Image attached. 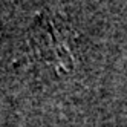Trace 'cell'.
<instances>
[{
	"mask_svg": "<svg viewBox=\"0 0 127 127\" xmlns=\"http://www.w3.org/2000/svg\"><path fill=\"white\" fill-rule=\"evenodd\" d=\"M70 34L63 28L61 22L57 20L51 12H44L38 17L32 28V44L38 55L57 66L60 70L72 67V51H70Z\"/></svg>",
	"mask_w": 127,
	"mask_h": 127,
	"instance_id": "6da1fadb",
	"label": "cell"
}]
</instances>
